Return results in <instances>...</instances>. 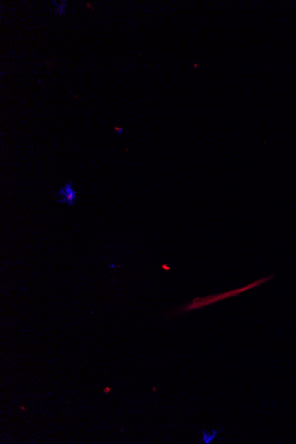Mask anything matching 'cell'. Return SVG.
<instances>
[{"instance_id": "cell-1", "label": "cell", "mask_w": 296, "mask_h": 444, "mask_svg": "<svg viewBox=\"0 0 296 444\" xmlns=\"http://www.w3.org/2000/svg\"><path fill=\"white\" fill-rule=\"evenodd\" d=\"M55 197L57 198L56 202L73 207L77 200V191L74 189L72 180H68L64 186L61 187L60 190L55 193Z\"/></svg>"}, {"instance_id": "cell-2", "label": "cell", "mask_w": 296, "mask_h": 444, "mask_svg": "<svg viewBox=\"0 0 296 444\" xmlns=\"http://www.w3.org/2000/svg\"><path fill=\"white\" fill-rule=\"evenodd\" d=\"M68 4L66 2L55 3V12L59 17H62L66 12Z\"/></svg>"}, {"instance_id": "cell-3", "label": "cell", "mask_w": 296, "mask_h": 444, "mask_svg": "<svg viewBox=\"0 0 296 444\" xmlns=\"http://www.w3.org/2000/svg\"><path fill=\"white\" fill-rule=\"evenodd\" d=\"M114 131L118 134V135H123L124 129L121 127H114Z\"/></svg>"}, {"instance_id": "cell-4", "label": "cell", "mask_w": 296, "mask_h": 444, "mask_svg": "<svg viewBox=\"0 0 296 444\" xmlns=\"http://www.w3.org/2000/svg\"><path fill=\"white\" fill-rule=\"evenodd\" d=\"M103 392L106 394V395H108V394H110L112 392V387H105V389H103Z\"/></svg>"}, {"instance_id": "cell-5", "label": "cell", "mask_w": 296, "mask_h": 444, "mask_svg": "<svg viewBox=\"0 0 296 444\" xmlns=\"http://www.w3.org/2000/svg\"><path fill=\"white\" fill-rule=\"evenodd\" d=\"M19 409H21V411H23V412L26 411L27 409L26 408H25L24 405L19 406Z\"/></svg>"}]
</instances>
